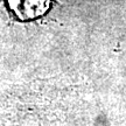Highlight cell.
<instances>
[{
    "instance_id": "1",
    "label": "cell",
    "mask_w": 126,
    "mask_h": 126,
    "mask_svg": "<svg viewBox=\"0 0 126 126\" xmlns=\"http://www.w3.org/2000/svg\"><path fill=\"white\" fill-rule=\"evenodd\" d=\"M9 11L21 21L40 18L49 9L51 0H6Z\"/></svg>"
}]
</instances>
